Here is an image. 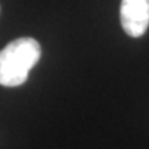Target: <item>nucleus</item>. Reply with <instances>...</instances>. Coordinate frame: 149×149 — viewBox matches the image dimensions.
<instances>
[{
	"instance_id": "2",
	"label": "nucleus",
	"mask_w": 149,
	"mask_h": 149,
	"mask_svg": "<svg viewBox=\"0 0 149 149\" xmlns=\"http://www.w3.org/2000/svg\"><path fill=\"white\" fill-rule=\"evenodd\" d=\"M120 22L131 37H141L149 26V0H122Z\"/></svg>"
},
{
	"instance_id": "1",
	"label": "nucleus",
	"mask_w": 149,
	"mask_h": 149,
	"mask_svg": "<svg viewBox=\"0 0 149 149\" xmlns=\"http://www.w3.org/2000/svg\"><path fill=\"white\" fill-rule=\"evenodd\" d=\"M40 55L42 47L33 37H19L10 42L0 51V84L4 87L24 84Z\"/></svg>"
}]
</instances>
